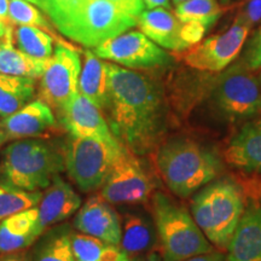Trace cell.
I'll return each instance as SVG.
<instances>
[{
	"mask_svg": "<svg viewBox=\"0 0 261 261\" xmlns=\"http://www.w3.org/2000/svg\"><path fill=\"white\" fill-rule=\"evenodd\" d=\"M109 96L104 112L117 140L136 155L160 144L167 127L161 90L150 77L108 62Z\"/></svg>",
	"mask_w": 261,
	"mask_h": 261,
	"instance_id": "1",
	"label": "cell"
},
{
	"mask_svg": "<svg viewBox=\"0 0 261 261\" xmlns=\"http://www.w3.org/2000/svg\"><path fill=\"white\" fill-rule=\"evenodd\" d=\"M156 165L167 188L179 197H188L210 184L223 167L212 150L188 138L162 143L156 155Z\"/></svg>",
	"mask_w": 261,
	"mask_h": 261,
	"instance_id": "2",
	"label": "cell"
},
{
	"mask_svg": "<svg viewBox=\"0 0 261 261\" xmlns=\"http://www.w3.org/2000/svg\"><path fill=\"white\" fill-rule=\"evenodd\" d=\"M64 169L63 149L44 139H16L3 151L0 182L25 191H40Z\"/></svg>",
	"mask_w": 261,
	"mask_h": 261,
	"instance_id": "3",
	"label": "cell"
},
{
	"mask_svg": "<svg viewBox=\"0 0 261 261\" xmlns=\"http://www.w3.org/2000/svg\"><path fill=\"white\" fill-rule=\"evenodd\" d=\"M243 195L231 180H218L205 187L191 202L192 218L210 242L227 249L243 214Z\"/></svg>",
	"mask_w": 261,
	"mask_h": 261,
	"instance_id": "4",
	"label": "cell"
},
{
	"mask_svg": "<svg viewBox=\"0 0 261 261\" xmlns=\"http://www.w3.org/2000/svg\"><path fill=\"white\" fill-rule=\"evenodd\" d=\"M155 227L162 261H184L212 247L189 212L162 192L152 196Z\"/></svg>",
	"mask_w": 261,
	"mask_h": 261,
	"instance_id": "5",
	"label": "cell"
},
{
	"mask_svg": "<svg viewBox=\"0 0 261 261\" xmlns=\"http://www.w3.org/2000/svg\"><path fill=\"white\" fill-rule=\"evenodd\" d=\"M133 27H137V18L110 0H86L58 32L85 47L94 48Z\"/></svg>",
	"mask_w": 261,
	"mask_h": 261,
	"instance_id": "6",
	"label": "cell"
},
{
	"mask_svg": "<svg viewBox=\"0 0 261 261\" xmlns=\"http://www.w3.org/2000/svg\"><path fill=\"white\" fill-rule=\"evenodd\" d=\"M125 145L69 136L63 148L68 177L83 192L100 189Z\"/></svg>",
	"mask_w": 261,
	"mask_h": 261,
	"instance_id": "7",
	"label": "cell"
},
{
	"mask_svg": "<svg viewBox=\"0 0 261 261\" xmlns=\"http://www.w3.org/2000/svg\"><path fill=\"white\" fill-rule=\"evenodd\" d=\"M212 100L220 115L230 122L261 117V84L242 61L218 77Z\"/></svg>",
	"mask_w": 261,
	"mask_h": 261,
	"instance_id": "8",
	"label": "cell"
},
{
	"mask_svg": "<svg viewBox=\"0 0 261 261\" xmlns=\"http://www.w3.org/2000/svg\"><path fill=\"white\" fill-rule=\"evenodd\" d=\"M81 68L79 52L70 45L58 42L40 77V99L56 112L63 109L79 92Z\"/></svg>",
	"mask_w": 261,
	"mask_h": 261,
	"instance_id": "9",
	"label": "cell"
},
{
	"mask_svg": "<svg viewBox=\"0 0 261 261\" xmlns=\"http://www.w3.org/2000/svg\"><path fill=\"white\" fill-rule=\"evenodd\" d=\"M152 189L145 166L125 146L100 188V196L112 204H139L149 200Z\"/></svg>",
	"mask_w": 261,
	"mask_h": 261,
	"instance_id": "10",
	"label": "cell"
},
{
	"mask_svg": "<svg viewBox=\"0 0 261 261\" xmlns=\"http://www.w3.org/2000/svg\"><path fill=\"white\" fill-rule=\"evenodd\" d=\"M94 54L104 61L128 69H156L173 63V57L144 33L129 31L94 47Z\"/></svg>",
	"mask_w": 261,
	"mask_h": 261,
	"instance_id": "11",
	"label": "cell"
},
{
	"mask_svg": "<svg viewBox=\"0 0 261 261\" xmlns=\"http://www.w3.org/2000/svg\"><path fill=\"white\" fill-rule=\"evenodd\" d=\"M250 29L234 19L227 31L201 40L180 52L188 67L207 73L224 71L238 57Z\"/></svg>",
	"mask_w": 261,
	"mask_h": 261,
	"instance_id": "12",
	"label": "cell"
},
{
	"mask_svg": "<svg viewBox=\"0 0 261 261\" xmlns=\"http://www.w3.org/2000/svg\"><path fill=\"white\" fill-rule=\"evenodd\" d=\"M58 114L64 129L71 137L92 138L108 144H120L110 129L103 110L80 92L75 94L73 99Z\"/></svg>",
	"mask_w": 261,
	"mask_h": 261,
	"instance_id": "13",
	"label": "cell"
},
{
	"mask_svg": "<svg viewBox=\"0 0 261 261\" xmlns=\"http://www.w3.org/2000/svg\"><path fill=\"white\" fill-rule=\"evenodd\" d=\"M74 226L81 233L99 238L104 242L120 246L122 224L119 214L102 196H92L79 208Z\"/></svg>",
	"mask_w": 261,
	"mask_h": 261,
	"instance_id": "14",
	"label": "cell"
},
{
	"mask_svg": "<svg viewBox=\"0 0 261 261\" xmlns=\"http://www.w3.org/2000/svg\"><path fill=\"white\" fill-rule=\"evenodd\" d=\"M137 27L155 44L166 50L180 54L192 46L188 38L187 24L181 23L169 9L144 10L137 17Z\"/></svg>",
	"mask_w": 261,
	"mask_h": 261,
	"instance_id": "15",
	"label": "cell"
},
{
	"mask_svg": "<svg viewBox=\"0 0 261 261\" xmlns=\"http://www.w3.org/2000/svg\"><path fill=\"white\" fill-rule=\"evenodd\" d=\"M83 200L69 182L57 175L42 192L38 203L39 231L42 234L48 228L67 220L81 207Z\"/></svg>",
	"mask_w": 261,
	"mask_h": 261,
	"instance_id": "16",
	"label": "cell"
},
{
	"mask_svg": "<svg viewBox=\"0 0 261 261\" xmlns=\"http://www.w3.org/2000/svg\"><path fill=\"white\" fill-rule=\"evenodd\" d=\"M54 109L42 99L31 100L2 121L9 139L38 138L56 127Z\"/></svg>",
	"mask_w": 261,
	"mask_h": 261,
	"instance_id": "17",
	"label": "cell"
},
{
	"mask_svg": "<svg viewBox=\"0 0 261 261\" xmlns=\"http://www.w3.org/2000/svg\"><path fill=\"white\" fill-rule=\"evenodd\" d=\"M224 159L228 165L261 174V120L242 126L228 142Z\"/></svg>",
	"mask_w": 261,
	"mask_h": 261,
	"instance_id": "18",
	"label": "cell"
},
{
	"mask_svg": "<svg viewBox=\"0 0 261 261\" xmlns=\"http://www.w3.org/2000/svg\"><path fill=\"white\" fill-rule=\"evenodd\" d=\"M227 252V261H261V208L243 212Z\"/></svg>",
	"mask_w": 261,
	"mask_h": 261,
	"instance_id": "19",
	"label": "cell"
},
{
	"mask_svg": "<svg viewBox=\"0 0 261 261\" xmlns=\"http://www.w3.org/2000/svg\"><path fill=\"white\" fill-rule=\"evenodd\" d=\"M40 236L38 207L10 215L0 223V254L27 249Z\"/></svg>",
	"mask_w": 261,
	"mask_h": 261,
	"instance_id": "20",
	"label": "cell"
},
{
	"mask_svg": "<svg viewBox=\"0 0 261 261\" xmlns=\"http://www.w3.org/2000/svg\"><path fill=\"white\" fill-rule=\"evenodd\" d=\"M84 65L79 79V92L104 112L109 96L108 62H104L93 51H85Z\"/></svg>",
	"mask_w": 261,
	"mask_h": 261,
	"instance_id": "21",
	"label": "cell"
},
{
	"mask_svg": "<svg viewBox=\"0 0 261 261\" xmlns=\"http://www.w3.org/2000/svg\"><path fill=\"white\" fill-rule=\"evenodd\" d=\"M14 29L0 42V73L14 76L31 77L37 80L42 76L47 60L33 57L15 47Z\"/></svg>",
	"mask_w": 261,
	"mask_h": 261,
	"instance_id": "22",
	"label": "cell"
},
{
	"mask_svg": "<svg viewBox=\"0 0 261 261\" xmlns=\"http://www.w3.org/2000/svg\"><path fill=\"white\" fill-rule=\"evenodd\" d=\"M155 243V226L145 214L129 212L123 217L120 246L130 259L146 252Z\"/></svg>",
	"mask_w": 261,
	"mask_h": 261,
	"instance_id": "23",
	"label": "cell"
},
{
	"mask_svg": "<svg viewBox=\"0 0 261 261\" xmlns=\"http://www.w3.org/2000/svg\"><path fill=\"white\" fill-rule=\"evenodd\" d=\"M35 80L0 73V119L23 108L35 94Z\"/></svg>",
	"mask_w": 261,
	"mask_h": 261,
	"instance_id": "24",
	"label": "cell"
},
{
	"mask_svg": "<svg viewBox=\"0 0 261 261\" xmlns=\"http://www.w3.org/2000/svg\"><path fill=\"white\" fill-rule=\"evenodd\" d=\"M71 249L76 261H130L121 246L109 244L99 238L71 232Z\"/></svg>",
	"mask_w": 261,
	"mask_h": 261,
	"instance_id": "25",
	"label": "cell"
},
{
	"mask_svg": "<svg viewBox=\"0 0 261 261\" xmlns=\"http://www.w3.org/2000/svg\"><path fill=\"white\" fill-rule=\"evenodd\" d=\"M71 232L69 226L61 225L42 233L32 261H76L71 249Z\"/></svg>",
	"mask_w": 261,
	"mask_h": 261,
	"instance_id": "26",
	"label": "cell"
},
{
	"mask_svg": "<svg viewBox=\"0 0 261 261\" xmlns=\"http://www.w3.org/2000/svg\"><path fill=\"white\" fill-rule=\"evenodd\" d=\"M224 12L218 0H185L175 5L174 14L181 23H197L210 29Z\"/></svg>",
	"mask_w": 261,
	"mask_h": 261,
	"instance_id": "27",
	"label": "cell"
},
{
	"mask_svg": "<svg viewBox=\"0 0 261 261\" xmlns=\"http://www.w3.org/2000/svg\"><path fill=\"white\" fill-rule=\"evenodd\" d=\"M14 41L21 51L41 60H48L55 50L54 38L37 27L17 25L14 29Z\"/></svg>",
	"mask_w": 261,
	"mask_h": 261,
	"instance_id": "28",
	"label": "cell"
},
{
	"mask_svg": "<svg viewBox=\"0 0 261 261\" xmlns=\"http://www.w3.org/2000/svg\"><path fill=\"white\" fill-rule=\"evenodd\" d=\"M41 191H25L0 182V223L18 212L37 207Z\"/></svg>",
	"mask_w": 261,
	"mask_h": 261,
	"instance_id": "29",
	"label": "cell"
},
{
	"mask_svg": "<svg viewBox=\"0 0 261 261\" xmlns=\"http://www.w3.org/2000/svg\"><path fill=\"white\" fill-rule=\"evenodd\" d=\"M9 19L10 23L15 25H29L50 31V24L45 15L25 0H10Z\"/></svg>",
	"mask_w": 261,
	"mask_h": 261,
	"instance_id": "30",
	"label": "cell"
},
{
	"mask_svg": "<svg viewBox=\"0 0 261 261\" xmlns=\"http://www.w3.org/2000/svg\"><path fill=\"white\" fill-rule=\"evenodd\" d=\"M85 2L86 0H38V6L60 31Z\"/></svg>",
	"mask_w": 261,
	"mask_h": 261,
	"instance_id": "31",
	"label": "cell"
},
{
	"mask_svg": "<svg viewBox=\"0 0 261 261\" xmlns=\"http://www.w3.org/2000/svg\"><path fill=\"white\" fill-rule=\"evenodd\" d=\"M242 63L252 71L261 69V25L247 42L242 56Z\"/></svg>",
	"mask_w": 261,
	"mask_h": 261,
	"instance_id": "32",
	"label": "cell"
},
{
	"mask_svg": "<svg viewBox=\"0 0 261 261\" xmlns=\"http://www.w3.org/2000/svg\"><path fill=\"white\" fill-rule=\"evenodd\" d=\"M234 19L252 29L261 21V0H248Z\"/></svg>",
	"mask_w": 261,
	"mask_h": 261,
	"instance_id": "33",
	"label": "cell"
},
{
	"mask_svg": "<svg viewBox=\"0 0 261 261\" xmlns=\"http://www.w3.org/2000/svg\"><path fill=\"white\" fill-rule=\"evenodd\" d=\"M110 2L114 3L119 9H121L123 12L136 18L145 10L143 0H110Z\"/></svg>",
	"mask_w": 261,
	"mask_h": 261,
	"instance_id": "34",
	"label": "cell"
},
{
	"mask_svg": "<svg viewBox=\"0 0 261 261\" xmlns=\"http://www.w3.org/2000/svg\"><path fill=\"white\" fill-rule=\"evenodd\" d=\"M184 261H226V257L223 253L220 252H208V253H202L198 255L191 256L189 259Z\"/></svg>",
	"mask_w": 261,
	"mask_h": 261,
	"instance_id": "35",
	"label": "cell"
},
{
	"mask_svg": "<svg viewBox=\"0 0 261 261\" xmlns=\"http://www.w3.org/2000/svg\"><path fill=\"white\" fill-rule=\"evenodd\" d=\"M0 261H32V255L24 250L16 253L5 254L4 256L0 259Z\"/></svg>",
	"mask_w": 261,
	"mask_h": 261,
	"instance_id": "36",
	"label": "cell"
},
{
	"mask_svg": "<svg viewBox=\"0 0 261 261\" xmlns=\"http://www.w3.org/2000/svg\"><path fill=\"white\" fill-rule=\"evenodd\" d=\"M144 2L145 8L150 9H156V8H165L171 10V2L169 0H143Z\"/></svg>",
	"mask_w": 261,
	"mask_h": 261,
	"instance_id": "37",
	"label": "cell"
},
{
	"mask_svg": "<svg viewBox=\"0 0 261 261\" xmlns=\"http://www.w3.org/2000/svg\"><path fill=\"white\" fill-rule=\"evenodd\" d=\"M9 2L10 0H0V19L10 23L9 19Z\"/></svg>",
	"mask_w": 261,
	"mask_h": 261,
	"instance_id": "38",
	"label": "cell"
},
{
	"mask_svg": "<svg viewBox=\"0 0 261 261\" xmlns=\"http://www.w3.org/2000/svg\"><path fill=\"white\" fill-rule=\"evenodd\" d=\"M11 28H12L11 23H8V22L0 19V39H4L6 35H8V33L11 31Z\"/></svg>",
	"mask_w": 261,
	"mask_h": 261,
	"instance_id": "39",
	"label": "cell"
},
{
	"mask_svg": "<svg viewBox=\"0 0 261 261\" xmlns=\"http://www.w3.org/2000/svg\"><path fill=\"white\" fill-rule=\"evenodd\" d=\"M8 139H9V138H8V136H6L5 130L3 129L2 127H0V148H2V146L5 144L6 140H8Z\"/></svg>",
	"mask_w": 261,
	"mask_h": 261,
	"instance_id": "40",
	"label": "cell"
},
{
	"mask_svg": "<svg viewBox=\"0 0 261 261\" xmlns=\"http://www.w3.org/2000/svg\"><path fill=\"white\" fill-rule=\"evenodd\" d=\"M145 261H162V257L156 253H150Z\"/></svg>",
	"mask_w": 261,
	"mask_h": 261,
	"instance_id": "41",
	"label": "cell"
},
{
	"mask_svg": "<svg viewBox=\"0 0 261 261\" xmlns=\"http://www.w3.org/2000/svg\"><path fill=\"white\" fill-rule=\"evenodd\" d=\"M240 2V0H220V4L224 6V8H228L230 5H232L233 3Z\"/></svg>",
	"mask_w": 261,
	"mask_h": 261,
	"instance_id": "42",
	"label": "cell"
},
{
	"mask_svg": "<svg viewBox=\"0 0 261 261\" xmlns=\"http://www.w3.org/2000/svg\"><path fill=\"white\" fill-rule=\"evenodd\" d=\"M172 2H173V4H174V5H178V4H180V3L185 2V0H172Z\"/></svg>",
	"mask_w": 261,
	"mask_h": 261,
	"instance_id": "43",
	"label": "cell"
},
{
	"mask_svg": "<svg viewBox=\"0 0 261 261\" xmlns=\"http://www.w3.org/2000/svg\"><path fill=\"white\" fill-rule=\"evenodd\" d=\"M25 2L32 3V4H34V5H38V0H25Z\"/></svg>",
	"mask_w": 261,
	"mask_h": 261,
	"instance_id": "44",
	"label": "cell"
},
{
	"mask_svg": "<svg viewBox=\"0 0 261 261\" xmlns=\"http://www.w3.org/2000/svg\"><path fill=\"white\" fill-rule=\"evenodd\" d=\"M130 261H143L142 259H132Z\"/></svg>",
	"mask_w": 261,
	"mask_h": 261,
	"instance_id": "45",
	"label": "cell"
},
{
	"mask_svg": "<svg viewBox=\"0 0 261 261\" xmlns=\"http://www.w3.org/2000/svg\"><path fill=\"white\" fill-rule=\"evenodd\" d=\"M257 79H259V81H260V84H261V73L259 74V76H257Z\"/></svg>",
	"mask_w": 261,
	"mask_h": 261,
	"instance_id": "46",
	"label": "cell"
},
{
	"mask_svg": "<svg viewBox=\"0 0 261 261\" xmlns=\"http://www.w3.org/2000/svg\"><path fill=\"white\" fill-rule=\"evenodd\" d=\"M0 127H2V122H0Z\"/></svg>",
	"mask_w": 261,
	"mask_h": 261,
	"instance_id": "47",
	"label": "cell"
}]
</instances>
